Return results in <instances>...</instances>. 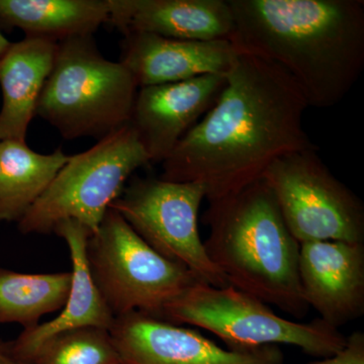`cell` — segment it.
I'll return each instance as SVG.
<instances>
[{
    "instance_id": "obj_1",
    "label": "cell",
    "mask_w": 364,
    "mask_h": 364,
    "mask_svg": "<svg viewBox=\"0 0 364 364\" xmlns=\"http://www.w3.org/2000/svg\"><path fill=\"white\" fill-rule=\"evenodd\" d=\"M214 107L162 162L163 181L196 182L208 203L261 181L273 162L317 148L306 135L305 98L280 67L239 53Z\"/></svg>"
},
{
    "instance_id": "obj_2",
    "label": "cell",
    "mask_w": 364,
    "mask_h": 364,
    "mask_svg": "<svg viewBox=\"0 0 364 364\" xmlns=\"http://www.w3.org/2000/svg\"><path fill=\"white\" fill-rule=\"evenodd\" d=\"M230 42L238 53L280 67L309 107L329 109L350 92L364 69V1L228 0Z\"/></svg>"
},
{
    "instance_id": "obj_3",
    "label": "cell",
    "mask_w": 364,
    "mask_h": 364,
    "mask_svg": "<svg viewBox=\"0 0 364 364\" xmlns=\"http://www.w3.org/2000/svg\"><path fill=\"white\" fill-rule=\"evenodd\" d=\"M203 221L210 261L233 287L296 318L309 311L299 277V243L263 179L210 202Z\"/></svg>"
},
{
    "instance_id": "obj_4",
    "label": "cell",
    "mask_w": 364,
    "mask_h": 364,
    "mask_svg": "<svg viewBox=\"0 0 364 364\" xmlns=\"http://www.w3.org/2000/svg\"><path fill=\"white\" fill-rule=\"evenodd\" d=\"M138 90L130 71L105 59L93 36L71 38L58 44L36 116L66 140H100L130 124Z\"/></svg>"
},
{
    "instance_id": "obj_5",
    "label": "cell",
    "mask_w": 364,
    "mask_h": 364,
    "mask_svg": "<svg viewBox=\"0 0 364 364\" xmlns=\"http://www.w3.org/2000/svg\"><path fill=\"white\" fill-rule=\"evenodd\" d=\"M161 320L207 330L233 350L286 344L314 358H326L338 353L347 342L346 336L322 318L309 323L289 321L233 287H215L202 282L167 305Z\"/></svg>"
},
{
    "instance_id": "obj_6",
    "label": "cell",
    "mask_w": 364,
    "mask_h": 364,
    "mask_svg": "<svg viewBox=\"0 0 364 364\" xmlns=\"http://www.w3.org/2000/svg\"><path fill=\"white\" fill-rule=\"evenodd\" d=\"M150 163L136 131L127 124L90 149L70 156L18 223V231L51 234L60 223L72 220L95 233L132 174Z\"/></svg>"
},
{
    "instance_id": "obj_7",
    "label": "cell",
    "mask_w": 364,
    "mask_h": 364,
    "mask_svg": "<svg viewBox=\"0 0 364 364\" xmlns=\"http://www.w3.org/2000/svg\"><path fill=\"white\" fill-rule=\"evenodd\" d=\"M86 259L114 318L140 312L161 318L167 305L200 282L151 248L112 208L88 238Z\"/></svg>"
},
{
    "instance_id": "obj_8",
    "label": "cell",
    "mask_w": 364,
    "mask_h": 364,
    "mask_svg": "<svg viewBox=\"0 0 364 364\" xmlns=\"http://www.w3.org/2000/svg\"><path fill=\"white\" fill-rule=\"evenodd\" d=\"M262 179L299 245L318 241L364 243L363 200L332 173L317 148L280 157Z\"/></svg>"
},
{
    "instance_id": "obj_9",
    "label": "cell",
    "mask_w": 364,
    "mask_h": 364,
    "mask_svg": "<svg viewBox=\"0 0 364 364\" xmlns=\"http://www.w3.org/2000/svg\"><path fill=\"white\" fill-rule=\"evenodd\" d=\"M205 198V188L196 182L135 177L109 208L163 257L186 267L200 282L229 287L200 238L198 212Z\"/></svg>"
},
{
    "instance_id": "obj_10",
    "label": "cell",
    "mask_w": 364,
    "mask_h": 364,
    "mask_svg": "<svg viewBox=\"0 0 364 364\" xmlns=\"http://www.w3.org/2000/svg\"><path fill=\"white\" fill-rule=\"evenodd\" d=\"M112 341L122 364H282L277 346L225 349L196 330L140 312L114 318Z\"/></svg>"
},
{
    "instance_id": "obj_11",
    "label": "cell",
    "mask_w": 364,
    "mask_h": 364,
    "mask_svg": "<svg viewBox=\"0 0 364 364\" xmlns=\"http://www.w3.org/2000/svg\"><path fill=\"white\" fill-rule=\"evenodd\" d=\"M226 76L139 88L130 124L151 163H162L221 97Z\"/></svg>"
},
{
    "instance_id": "obj_12",
    "label": "cell",
    "mask_w": 364,
    "mask_h": 364,
    "mask_svg": "<svg viewBox=\"0 0 364 364\" xmlns=\"http://www.w3.org/2000/svg\"><path fill=\"white\" fill-rule=\"evenodd\" d=\"M301 293L324 322L339 327L364 314V243L309 242L299 246Z\"/></svg>"
},
{
    "instance_id": "obj_13",
    "label": "cell",
    "mask_w": 364,
    "mask_h": 364,
    "mask_svg": "<svg viewBox=\"0 0 364 364\" xmlns=\"http://www.w3.org/2000/svg\"><path fill=\"white\" fill-rule=\"evenodd\" d=\"M119 62L139 88L181 82L203 75H226L239 53L230 41H183L149 33H129Z\"/></svg>"
},
{
    "instance_id": "obj_14",
    "label": "cell",
    "mask_w": 364,
    "mask_h": 364,
    "mask_svg": "<svg viewBox=\"0 0 364 364\" xmlns=\"http://www.w3.org/2000/svg\"><path fill=\"white\" fill-rule=\"evenodd\" d=\"M109 25L124 35L149 33L170 39L230 41L234 18L228 0H109Z\"/></svg>"
},
{
    "instance_id": "obj_15",
    "label": "cell",
    "mask_w": 364,
    "mask_h": 364,
    "mask_svg": "<svg viewBox=\"0 0 364 364\" xmlns=\"http://www.w3.org/2000/svg\"><path fill=\"white\" fill-rule=\"evenodd\" d=\"M54 233L65 241L72 263V284L65 306L56 318L30 330H23L13 341L16 355L28 361L41 345L55 335L83 327H97L109 330L114 322L107 304L91 277L86 245L90 232L72 220L60 223Z\"/></svg>"
},
{
    "instance_id": "obj_16",
    "label": "cell",
    "mask_w": 364,
    "mask_h": 364,
    "mask_svg": "<svg viewBox=\"0 0 364 364\" xmlns=\"http://www.w3.org/2000/svg\"><path fill=\"white\" fill-rule=\"evenodd\" d=\"M59 43L25 37L0 59V141L26 142L28 126L51 73Z\"/></svg>"
},
{
    "instance_id": "obj_17",
    "label": "cell",
    "mask_w": 364,
    "mask_h": 364,
    "mask_svg": "<svg viewBox=\"0 0 364 364\" xmlns=\"http://www.w3.org/2000/svg\"><path fill=\"white\" fill-rule=\"evenodd\" d=\"M109 0H0V28L60 43L109 23Z\"/></svg>"
},
{
    "instance_id": "obj_18",
    "label": "cell",
    "mask_w": 364,
    "mask_h": 364,
    "mask_svg": "<svg viewBox=\"0 0 364 364\" xmlns=\"http://www.w3.org/2000/svg\"><path fill=\"white\" fill-rule=\"evenodd\" d=\"M69 158L61 148L45 155L26 142L0 141V222H20Z\"/></svg>"
},
{
    "instance_id": "obj_19",
    "label": "cell",
    "mask_w": 364,
    "mask_h": 364,
    "mask_svg": "<svg viewBox=\"0 0 364 364\" xmlns=\"http://www.w3.org/2000/svg\"><path fill=\"white\" fill-rule=\"evenodd\" d=\"M71 284V272L33 274L0 268V324L37 327L44 316L63 309Z\"/></svg>"
},
{
    "instance_id": "obj_20",
    "label": "cell",
    "mask_w": 364,
    "mask_h": 364,
    "mask_svg": "<svg viewBox=\"0 0 364 364\" xmlns=\"http://www.w3.org/2000/svg\"><path fill=\"white\" fill-rule=\"evenodd\" d=\"M31 364H122L109 330L83 327L55 335L30 359Z\"/></svg>"
},
{
    "instance_id": "obj_21",
    "label": "cell",
    "mask_w": 364,
    "mask_h": 364,
    "mask_svg": "<svg viewBox=\"0 0 364 364\" xmlns=\"http://www.w3.org/2000/svg\"><path fill=\"white\" fill-rule=\"evenodd\" d=\"M311 364H364V334L356 331L347 337L342 350L329 358Z\"/></svg>"
},
{
    "instance_id": "obj_22",
    "label": "cell",
    "mask_w": 364,
    "mask_h": 364,
    "mask_svg": "<svg viewBox=\"0 0 364 364\" xmlns=\"http://www.w3.org/2000/svg\"><path fill=\"white\" fill-rule=\"evenodd\" d=\"M0 364H31L16 355L14 350L13 341L0 340Z\"/></svg>"
},
{
    "instance_id": "obj_23",
    "label": "cell",
    "mask_w": 364,
    "mask_h": 364,
    "mask_svg": "<svg viewBox=\"0 0 364 364\" xmlns=\"http://www.w3.org/2000/svg\"><path fill=\"white\" fill-rule=\"evenodd\" d=\"M11 43L2 35L1 28H0V59L6 54V52L9 50V48L11 47Z\"/></svg>"
}]
</instances>
